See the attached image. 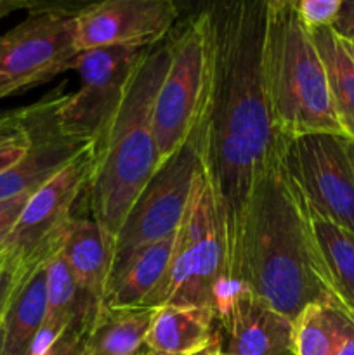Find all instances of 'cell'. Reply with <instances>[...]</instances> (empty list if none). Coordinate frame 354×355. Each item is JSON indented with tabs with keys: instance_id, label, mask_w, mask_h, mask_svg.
I'll return each instance as SVG.
<instances>
[{
	"instance_id": "obj_1",
	"label": "cell",
	"mask_w": 354,
	"mask_h": 355,
	"mask_svg": "<svg viewBox=\"0 0 354 355\" xmlns=\"http://www.w3.org/2000/svg\"><path fill=\"white\" fill-rule=\"evenodd\" d=\"M200 16L207 37L208 78L196 137L201 172L224 222L231 281L250 196L280 158L283 141L264 78L267 0L212 3Z\"/></svg>"
},
{
	"instance_id": "obj_2",
	"label": "cell",
	"mask_w": 354,
	"mask_h": 355,
	"mask_svg": "<svg viewBox=\"0 0 354 355\" xmlns=\"http://www.w3.org/2000/svg\"><path fill=\"white\" fill-rule=\"evenodd\" d=\"M274 311L295 321L330 298L316 253L307 205L278 158L252 191L231 274Z\"/></svg>"
},
{
	"instance_id": "obj_3",
	"label": "cell",
	"mask_w": 354,
	"mask_h": 355,
	"mask_svg": "<svg viewBox=\"0 0 354 355\" xmlns=\"http://www.w3.org/2000/svg\"><path fill=\"white\" fill-rule=\"evenodd\" d=\"M169 58L167 42L149 49L120 106L92 144L87 203L90 217L113 236L160 166L153 107Z\"/></svg>"
},
{
	"instance_id": "obj_4",
	"label": "cell",
	"mask_w": 354,
	"mask_h": 355,
	"mask_svg": "<svg viewBox=\"0 0 354 355\" xmlns=\"http://www.w3.org/2000/svg\"><path fill=\"white\" fill-rule=\"evenodd\" d=\"M264 78L283 135H344L330 96L325 62L298 19L295 0H267Z\"/></svg>"
},
{
	"instance_id": "obj_5",
	"label": "cell",
	"mask_w": 354,
	"mask_h": 355,
	"mask_svg": "<svg viewBox=\"0 0 354 355\" xmlns=\"http://www.w3.org/2000/svg\"><path fill=\"white\" fill-rule=\"evenodd\" d=\"M229 281L224 222L210 184L198 173L186 215L174 238L169 267L144 307L183 305L217 311Z\"/></svg>"
},
{
	"instance_id": "obj_6",
	"label": "cell",
	"mask_w": 354,
	"mask_h": 355,
	"mask_svg": "<svg viewBox=\"0 0 354 355\" xmlns=\"http://www.w3.org/2000/svg\"><path fill=\"white\" fill-rule=\"evenodd\" d=\"M90 162L92 146L28 198L19 218L0 246V260L6 266L26 277L58 252L75 220L76 201L85 194Z\"/></svg>"
},
{
	"instance_id": "obj_7",
	"label": "cell",
	"mask_w": 354,
	"mask_h": 355,
	"mask_svg": "<svg viewBox=\"0 0 354 355\" xmlns=\"http://www.w3.org/2000/svg\"><path fill=\"white\" fill-rule=\"evenodd\" d=\"M167 47L169 66L153 107V134L160 165L189 141L203 110L208 54L200 14L172 35L167 40Z\"/></svg>"
},
{
	"instance_id": "obj_8",
	"label": "cell",
	"mask_w": 354,
	"mask_h": 355,
	"mask_svg": "<svg viewBox=\"0 0 354 355\" xmlns=\"http://www.w3.org/2000/svg\"><path fill=\"white\" fill-rule=\"evenodd\" d=\"M76 10L33 6L21 23L0 35V101L69 71L75 47Z\"/></svg>"
},
{
	"instance_id": "obj_9",
	"label": "cell",
	"mask_w": 354,
	"mask_h": 355,
	"mask_svg": "<svg viewBox=\"0 0 354 355\" xmlns=\"http://www.w3.org/2000/svg\"><path fill=\"white\" fill-rule=\"evenodd\" d=\"M200 168V146L194 128L189 141L158 166L118 229L111 279L142 246L176 234Z\"/></svg>"
},
{
	"instance_id": "obj_10",
	"label": "cell",
	"mask_w": 354,
	"mask_h": 355,
	"mask_svg": "<svg viewBox=\"0 0 354 355\" xmlns=\"http://www.w3.org/2000/svg\"><path fill=\"white\" fill-rule=\"evenodd\" d=\"M280 159L312 214L354 232V170L344 135H283Z\"/></svg>"
},
{
	"instance_id": "obj_11",
	"label": "cell",
	"mask_w": 354,
	"mask_h": 355,
	"mask_svg": "<svg viewBox=\"0 0 354 355\" xmlns=\"http://www.w3.org/2000/svg\"><path fill=\"white\" fill-rule=\"evenodd\" d=\"M149 49H94L76 54L73 71L78 73L80 87L62 94L58 118L61 130L82 142H94L120 106L132 76Z\"/></svg>"
},
{
	"instance_id": "obj_12",
	"label": "cell",
	"mask_w": 354,
	"mask_h": 355,
	"mask_svg": "<svg viewBox=\"0 0 354 355\" xmlns=\"http://www.w3.org/2000/svg\"><path fill=\"white\" fill-rule=\"evenodd\" d=\"M179 19L172 0H103L76 9L75 47L135 49L146 51L162 44Z\"/></svg>"
},
{
	"instance_id": "obj_13",
	"label": "cell",
	"mask_w": 354,
	"mask_h": 355,
	"mask_svg": "<svg viewBox=\"0 0 354 355\" xmlns=\"http://www.w3.org/2000/svg\"><path fill=\"white\" fill-rule=\"evenodd\" d=\"M215 314L219 350L226 355H292L294 321L243 284L228 288Z\"/></svg>"
},
{
	"instance_id": "obj_14",
	"label": "cell",
	"mask_w": 354,
	"mask_h": 355,
	"mask_svg": "<svg viewBox=\"0 0 354 355\" xmlns=\"http://www.w3.org/2000/svg\"><path fill=\"white\" fill-rule=\"evenodd\" d=\"M58 252L80 291L96 305H103L113 274L115 236L92 217H75Z\"/></svg>"
},
{
	"instance_id": "obj_15",
	"label": "cell",
	"mask_w": 354,
	"mask_h": 355,
	"mask_svg": "<svg viewBox=\"0 0 354 355\" xmlns=\"http://www.w3.org/2000/svg\"><path fill=\"white\" fill-rule=\"evenodd\" d=\"M219 342L217 314L205 307L163 305L146 336L148 355H194Z\"/></svg>"
},
{
	"instance_id": "obj_16",
	"label": "cell",
	"mask_w": 354,
	"mask_h": 355,
	"mask_svg": "<svg viewBox=\"0 0 354 355\" xmlns=\"http://www.w3.org/2000/svg\"><path fill=\"white\" fill-rule=\"evenodd\" d=\"M155 307L101 305L83 336V355H148L146 336Z\"/></svg>"
},
{
	"instance_id": "obj_17",
	"label": "cell",
	"mask_w": 354,
	"mask_h": 355,
	"mask_svg": "<svg viewBox=\"0 0 354 355\" xmlns=\"http://www.w3.org/2000/svg\"><path fill=\"white\" fill-rule=\"evenodd\" d=\"M309 211L319 267L332 300L354 321V232Z\"/></svg>"
},
{
	"instance_id": "obj_18",
	"label": "cell",
	"mask_w": 354,
	"mask_h": 355,
	"mask_svg": "<svg viewBox=\"0 0 354 355\" xmlns=\"http://www.w3.org/2000/svg\"><path fill=\"white\" fill-rule=\"evenodd\" d=\"M174 238L176 234L137 250L110 281L103 305L144 307L146 300L165 276L172 255Z\"/></svg>"
},
{
	"instance_id": "obj_19",
	"label": "cell",
	"mask_w": 354,
	"mask_h": 355,
	"mask_svg": "<svg viewBox=\"0 0 354 355\" xmlns=\"http://www.w3.org/2000/svg\"><path fill=\"white\" fill-rule=\"evenodd\" d=\"M45 263L24 277L2 315V355H30L45 319Z\"/></svg>"
},
{
	"instance_id": "obj_20",
	"label": "cell",
	"mask_w": 354,
	"mask_h": 355,
	"mask_svg": "<svg viewBox=\"0 0 354 355\" xmlns=\"http://www.w3.org/2000/svg\"><path fill=\"white\" fill-rule=\"evenodd\" d=\"M351 321L330 298L312 302L294 321L292 355H335Z\"/></svg>"
},
{
	"instance_id": "obj_21",
	"label": "cell",
	"mask_w": 354,
	"mask_h": 355,
	"mask_svg": "<svg viewBox=\"0 0 354 355\" xmlns=\"http://www.w3.org/2000/svg\"><path fill=\"white\" fill-rule=\"evenodd\" d=\"M311 37L325 62L337 121L344 137L354 141V61L332 28L312 31Z\"/></svg>"
},
{
	"instance_id": "obj_22",
	"label": "cell",
	"mask_w": 354,
	"mask_h": 355,
	"mask_svg": "<svg viewBox=\"0 0 354 355\" xmlns=\"http://www.w3.org/2000/svg\"><path fill=\"white\" fill-rule=\"evenodd\" d=\"M31 137L21 110L0 114V175L23 159Z\"/></svg>"
},
{
	"instance_id": "obj_23",
	"label": "cell",
	"mask_w": 354,
	"mask_h": 355,
	"mask_svg": "<svg viewBox=\"0 0 354 355\" xmlns=\"http://www.w3.org/2000/svg\"><path fill=\"white\" fill-rule=\"evenodd\" d=\"M342 0H295L298 19L309 33L332 28L339 16Z\"/></svg>"
},
{
	"instance_id": "obj_24",
	"label": "cell",
	"mask_w": 354,
	"mask_h": 355,
	"mask_svg": "<svg viewBox=\"0 0 354 355\" xmlns=\"http://www.w3.org/2000/svg\"><path fill=\"white\" fill-rule=\"evenodd\" d=\"M89 326L73 324L61 335L45 355H83V336Z\"/></svg>"
},
{
	"instance_id": "obj_25",
	"label": "cell",
	"mask_w": 354,
	"mask_h": 355,
	"mask_svg": "<svg viewBox=\"0 0 354 355\" xmlns=\"http://www.w3.org/2000/svg\"><path fill=\"white\" fill-rule=\"evenodd\" d=\"M31 194H23V196L9 198V200L0 201V246L6 241V238L9 236L10 229L14 227V224L19 218L21 211H23L24 205H26L28 198Z\"/></svg>"
},
{
	"instance_id": "obj_26",
	"label": "cell",
	"mask_w": 354,
	"mask_h": 355,
	"mask_svg": "<svg viewBox=\"0 0 354 355\" xmlns=\"http://www.w3.org/2000/svg\"><path fill=\"white\" fill-rule=\"evenodd\" d=\"M332 31L340 40L354 47V0H342Z\"/></svg>"
},
{
	"instance_id": "obj_27",
	"label": "cell",
	"mask_w": 354,
	"mask_h": 355,
	"mask_svg": "<svg viewBox=\"0 0 354 355\" xmlns=\"http://www.w3.org/2000/svg\"><path fill=\"white\" fill-rule=\"evenodd\" d=\"M23 279L24 276H21V274L16 272L12 267L6 266V263L2 262V269H0V319H2L3 312H6L14 291H16V288L19 286V283Z\"/></svg>"
},
{
	"instance_id": "obj_28",
	"label": "cell",
	"mask_w": 354,
	"mask_h": 355,
	"mask_svg": "<svg viewBox=\"0 0 354 355\" xmlns=\"http://www.w3.org/2000/svg\"><path fill=\"white\" fill-rule=\"evenodd\" d=\"M335 355H354V321H351L347 326L346 336H344Z\"/></svg>"
},
{
	"instance_id": "obj_29",
	"label": "cell",
	"mask_w": 354,
	"mask_h": 355,
	"mask_svg": "<svg viewBox=\"0 0 354 355\" xmlns=\"http://www.w3.org/2000/svg\"><path fill=\"white\" fill-rule=\"evenodd\" d=\"M33 3H26V2H16V0H0V19L3 16H7L9 12L16 9H30Z\"/></svg>"
},
{
	"instance_id": "obj_30",
	"label": "cell",
	"mask_w": 354,
	"mask_h": 355,
	"mask_svg": "<svg viewBox=\"0 0 354 355\" xmlns=\"http://www.w3.org/2000/svg\"><path fill=\"white\" fill-rule=\"evenodd\" d=\"M347 153H349L351 165H353V170H354V141H349V139H347Z\"/></svg>"
},
{
	"instance_id": "obj_31",
	"label": "cell",
	"mask_w": 354,
	"mask_h": 355,
	"mask_svg": "<svg viewBox=\"0 0 354 355\" xmlns=\"http://www.w3.org/2000/svg\"><path fill=\"white\" fill-rule=\"evenodd\" d=\"M2 350H3V322L2 319H0V355H2Z\"/></svg>"
},
{
	"instance_id": "obj_32",
	"label": "cell",
	"mask_w": 354,
	"mask_h": 355,
	"mask_svg": "<svg viewBox=\"0 0 354 355\" xmlns=\"http://www.w3.org/2000/svg\"><path fill=\"white\" fill-rule=\"evenodd\" d=\"M342 44H344V47H346L347 54H349V55H351V59H353V61H354V47H353V45L346 44V42H342Z\"/></svg>"
},
{
	"instance_id": "obj_33",
	"label": "cell",
	"mask_w": 354,
	"mask_h": 355,
	"mask_svg": "<svg viewBox=\"0 0 354 355\" xmlns=\"http://www.w3.org/2000/svg\"><path fill=\"white\" fill-rule=\"evenodd\" d=\"M217 345H219V342H217V343H215V345L208 347V349H207V350H203V352H198V354H194V355H208V354H210V352H212V350H214V349H215V347H217Z\"/></svg>"
},
{
	"instance_id": "obj_34",
	"label": "cell",
	"mask_w": 354,
	"mask_h": 355,
	"mask_svg": "<svg viewBox=\"0 0 354 355\" xmlns=\"http://www.w3.org/2000/svg\"><path fill=\"white\" fill-rule=\"evenodd\" d=\"M208 355H226V354H224V352H221V350H219V345H217V347H215V349L212 350V352L208 354Z\"/></svg>"
},
{
	"instance_id": "obj_35",
	"label": "cell",
	"mask_w": 354,
	"mask_h": 355,
	"mask_svg": "<svg viewBox=\"0 0 354 355\" xmlns=\"http://www.w3.org/2000/svg\"><path fill=\"white\" fill-rule=\"evenodd\" d=\"M0 269H2V260H0Z\"/></svg>"
}]
</instances>
